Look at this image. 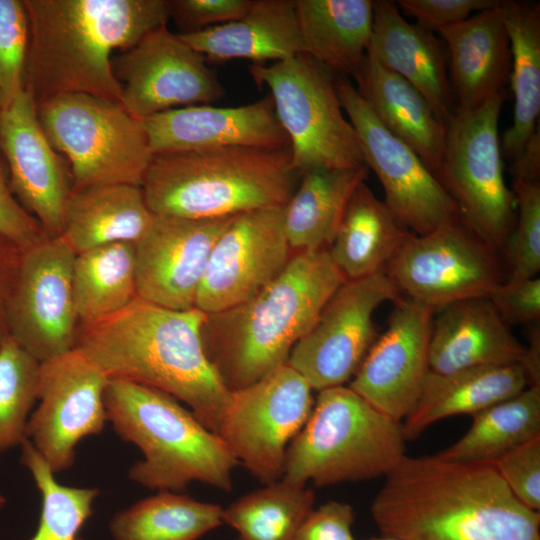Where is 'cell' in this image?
<instances>
[{
  "label": "cell",
  "instance_id": "ee69618b",
  "mask_svg": "<svg viewBox=\"0 0 540 540\" xmlns=\"http://www.w3.org/2000/svg\"><path fill=\"white\" fill-rule=\"evenodd\" d=\"M167 3L169 17L185 28L184 34L235 21L246 14L252 0H173Z\"/></svg>",
  "mask_w": 540,
  "mask_h": 540
},
{
  "label": "cell",
  "instance_id": "681fc988",
  "mask_svg": "<svg viewBox=\"0 0 540 540\" xmlns=\"http://www.w3.org/2000/svg\"><path fill=\"white\" fill-rule=\"evenodd\" d=\"M510 173L514 180L539 182L540 176V132L529 138L520 154L511 161Z\"/></svg>",
  "mask_w": 540,
  "mask_h": 540
},
{
  "label": "cell",
  "instance_id": "2e32d148",
  "mask_svg": "<svg viewBox=\"0 0 540 540\" xmlns=\"http://www.w3.org/2000/svg\"><path fill=\"white\" fill-rule=\"evenodd\" d=\"M108 381L103 370L77 348L40 363L39 404L29 416L26 437L54 474L73 465L82 439L103 431Z\"/></svg>",
  "mask_w": 540,
  "mask_h": 540
},
{
  "label": "cell",
  "instance_id": "52a82bcc",
  "mask_svg": "<svg viewBox=\"0 0 540 540\" xmlns=\"http://www.w3.org/2000/svg\"><path fill=\"white\" fill-rule=\"evenodd\" d=\"M403 426L344 385L319 391L290 442L283 476L322 487L386 476L405 456Z\"/></svg>",
  "mask_w": 540,
  "mask_h": 540
},
{
  "label": "cell",
  "instance_id": "816d5d0a",
  "mask_svg": "<svg viewBox=\"0 0 540 540\" xmlns=\"http://www.w3.org/2000/svg\"><path fill=\"white\" fill-rule=\"evenodd\" d=\"M367 540H401V539H397V538H394V537L382 535V537L371 538V539H367Z\"/></svg>",
  "mask_w": 540,
  "mask_h": 540
},
{
  "label": "cell",
  "instance_id": "cb8c5ba5",
  "mask_svg": "<svg viewBox=\"0 0 540 540\" xmlns=\"http://www.w3.org/2000/svg\"><path fill=\"white\" fill-rule=\"evenodd\" d=\"M367 54L418 90L447 124L455 109L448 53L441 38L408 23L395 2L377 0Z\"/></svg>",
  "mask_w": 540,
  "mask_h": 540
},
{
  "label": "cell",
  "instance_id": "7a4b0ae2",
  "mask_svg": "<svg viewBox=\"0 0 540 540\" xmlns=\"http://www.w3.org/2000/svg\"><path fill=\"white\" fill-rule=\"evenodd\" d=\"M205 319L196 307L174 310L136 297L112 316L82 323L75 348L109 379L147 385L182 401L217 434L231 392L205 354Z\"/></svg>",
  "mask_w": 540,
  "mask_h": 540
},
{
  "label": "cell",
  "instance_id": "f1b7e54d",
  "mask_svg": "<svg viewBox=\"0 0 540 540\" xmlns=\"http://www.w3.org/2000/svg\"><path fill=\"white\" fill-rule=\"evenodd\" d=\"M373 9L371 0H295L302 53L353 78L370 45Z\"/></svg>",
  "mask_w": 540,
  "mask_h": 540
},
{
  "label": "cell",
  "instance_id": "277c9868",
  "mask_svg": "<svg viewBox=\"0 0 540 540\" xmlns=\"http://www.w3.org/2000/svg\"><path fill=\"white\" fill-rule=\"evenodd\" d=\"M344 281L328 248L294 252L283 271L253 297L206 314L204 351L225 387L240 390L286 364Z\"/></svg>",
  "mask_w": 540,
  "mask_h": 540
},
{
  "label": "cell",
  "instance_id": "9a60e30c",
  "mask_svg": "<svg viewBox=\"0 0 540 540\" xmlns=\"http://www.w3.org/2000/svg\"><path fill=\"white\" fill-rule=\"evenodd\" d=\"M75 255L62 236L46 237L22 252L7 304V327L9 336L39 363L75 348Z\"/></svg>",
  "mask_w": 540,
  "mask_h": 540
},
{
  "label": "cell",
  "instance_id": "5bb4252c",
  "mask_svg": "<svg viewBox=\"0 0 540 540\" xmlns=\"http://www.w3.org/2000/svg\"><path fill=\"white\" fill-rule=\"evenodd\" d=\"M401 293L384 273L346 280L311 329L294 345L287 363L312 389L341 386L358 370L377 335L375 310Z\"/></svg>",
  "mask_w": 540,
  "mask_h": 540
},
{
  "label": "cell",
  "instance_id": "f907efd6",
  "mask_svg": "<svg viewBox=\"0 0 540 540\" xmlns=\"http://www.w3.org/2000/svg\"><path fill=\"white\" fill-rule=\"evenodd\" d=\"M529 345L520 363L527 377L528 387H540V327L539 322L529 328Z\"/></svg>",
  "mask_w": 540,
  "mask_h": 540
},
{
  "label": "cell",
  "instance_id": "7dc6e473",
  "mask_svg": "<svg viewBox=\"0 0 540 540\" xmlns=\"http://www.w3.org/2000/svg\"><path fill=\"white\" fill-rule=\"evenodd\" d=\"M353 507L328 501L312 509L299 527L295 540H356L352 533Z\"/></svg>",
  "mask_w": 540,
  "mask_h": 540
},
{
  "label": "cell",
  "instance_id": "d590c367",
  "mask_svg": "<svg viewBox=\"0 0 540 540\" xmlns=\"http://www.w3.org/2000/svg\"><path fill=\"white\" fill-rule=\"evenodd\" d=\"M473 416L469 430L437 454L451 461L493 462L540 436V387L529 386Z\"/></svg>",
  "mask_w": 540,
  "mask_h": 540
},
{
  "label": "cell",
  "instance_id": "603a6c76",
  "mask_svg": "<svg viewBox=\"0 0 540 540\" xmlns=\"http://www.w3.org/2000/svg\"><path fill=\"white\" fill-rule=\"evenodd\" d=\"M524 352L489 298L457 301L434 315L429 343L434 373L520 364Z\"/></svg>",
  "mask_w": 540,
  "mask_h": 540
},
{
  "label": "cell",
  "instance_id": "484cf974",
  "mask_svg": "<svg viewBox=\"0 0 540 540\" xmlns=\"http://www.w3.org/2000/svg\"><path fill=\"white\" fill-rule=\"evenodd\" d=\"M179 35L213 61L247 59L262 64L302 53L295 0H252L246 14L235 21Z\"/></svg>",
  "mask_w": 540,
  "mask_h": 540
},
{
  "label": "cell",
  "instance_id": "4dcf8cb0",
  "mask_svg": "<svg viewBox=\"0 0 540 540\" xmlns=\"http://www.w3.org/2000/svg\"><path fill=\"white\" fill-rule=\"evenodd\" d=\"M409 233L363 182L352 194L328 249L345 280H357L384 272Z\"/></svg>",
  "mask_w": 540,
  "mask_h": 540
},
{
  "label": "cell",
  "instance_id": "3957f363",
  "mask_svg": "<svg viewBox=\"0 0 540 540\" xmlns=\"http://www.w3.org/2000/svg\"><path fill=\"white\" fill-rule=\"evenodd\" d=\"M29 22L25 89L37 104L62 94L117 102L113 54L166 25L165 0H23Z\"/></svg>",
  "mask_w": 540,
  "mask_h": 540
},
{
  "label": "cell",
  "instance_id": "c3c4849f",
  "mask_svg": "<svg viewBox=\"0 0 540 540\" xmlns=\"http://www.w3.org/2000/svg\"><path fill=\"white\" fill-rule=\"evenodd\" d=\"M23 250L0 236V347L9 337L6 310Z\"/></svg>",
  "mask_w": 540,
  "mask_h": 540
},
{
  "label": "cell",
  "instance_id": "44dd1931",
  "mask_svg": "<svg viewBox=\"0 0 540 540\" xmlns=\"http://www.w3.org/2000/svg\"><path fill=\"white\" fill-rule=\"evenodd\" d=\"M231 217L155 215L134 244L137 297L174 310L194 308L212 248Z\"/></svg>",
  "mask_w": 540,
  "mask_h": 540
},
{
  "label": "cell",
  "instance_id": "7402d4cb",
  "mask_svg": "<svg viewBox=\"0 0 540 540\" xmlns=\"http://www.w3.org/2000/svg\"><path fill=\"white\" fill-rule=\"evenodd\" d=\"M141 121L153 155L230 146L290 147L270 95L237 107H178Z\"/></svg>",
  "mask_w": 540,
  "mask_h": 540
},
{
  "label": "cell",
  "instance_id": "5b68a950",
  "mask_svg": "<svg viewBox=\"0 0 540 540\" xmlns=\"http://www.w3.org/2000/svg\"><path fill=\"white\" fill-rule=\"evenodd\" d=\"M297 175L290 147L230 146L155 154L141 187L155 215L219 218L285 207Z\"/></svg>",
  "mask_w": 540,
  "mask_h": 540
},
{
  "label": "cell",
  "instance_id": "e0dca14e",
  "mask_svg": "<svg viewBox=\"0 0 540 540\" xmlns=\"http://www.w3.org/2000/svg\"><path fill=\"white\" fill-rule=\"evenodd\" d=\"M112 66L122 87L120 103L140 120L178 107L209 103L224 93L206 58L167 24L114 56Z\"/></svg>",
  "mask_w": 540,
  "mask_h": 540
},
{
  "label": "cell",
  "instance_id": "ab89813d",
  "mask_svg": "<svg viewBox=\"0 0 540 540\" xmlns=\"http://www.w3.org/2000/svg\"><path fill=\"white\" fill-rule=\"evenodd\" d=\"M513 194L519 214L503 248L507 282L536 277L540 270V183L514 180Z\"/></svg>",
  "mask_w": 540,
  "mask_h": 540
},
{
  "label": "cell",
  "instance_id": "30bf717a",
  "mask_svg": "<svg viewBox=\"0 0 540 540\" xmlns=\"http://www.w3.org/2000/svg\"><path fill=\"white\" fill-rule=\"evenodd\" d=\"M505 92L471 110L456 108L446 124L437 178L456 203L461 219L495 251L515 224V198L505 183L498 132Z\"/></svg>",
  "mask_w": 540,
  "mask_h": 540
},
{
  "label": "cell",
  "instance_id": "4316f807",
  "mask_svg": "<svg viewBox=\"0 0 540 540\" xmlns=\"http://www.w3.org/2000/svg\"><path fill=\"white\" fill-rule=\"evenodd\" d=\"M353 78L357 91L384 127L437 175L443 161L446 124L422 94L368 54Z\"/></svg>",
  "mask_w": 540,
  "mask_h": 540
},
{
  "label": "cell",
  "instance_id": "836d02e7",
  "mask_svg": "<svg viewBox=\"0 0 540 540\" xmlns=\"http://www.w3.org/2000/svg\"><path fill=\"white\" fill-rule=\"evenodd\" d=\"M72 292L82 323L102 320L127 307L137 297L134 244L116 242L76 254Z\"/></svg>",
  "mask_w": 540,
  "mask_h": 540
},
{
  "label": "cell",
  "instance_id": "60d3db41",
  "mask_svg": "<svg viewBox=\"0 0 540 540\" xmlns=\"http://www.w3.org/2000/svg\"><path fill=\"white\" fill-rule=\"evenodd\" d=\"M29 22L23 0H0V110L25 89Z\"/></svg>",
  "mask_w": 540,
  "mask_h": 540
},
{
  "label": "cell",
  "instance_id": "1f68e13d",
  "mask_svg": "<svg viewBox=\"0 0 540 540\" xmlns=\"http://www.w3.org/2000/svg\"><path fill=\"white\" fill-rule=\"evenodd\" d=\"M367 166L317 168L301 174L284 207V228L294 252L332 244L348 202L368 175Z\"/></svg>",
  "mask_w": 540,
  "mask_h": 540
},
{
  "label": "cell",
  "instance_id": "d6a6232c",
  "mask_svg": "<svg viewBox=\"0 0 540 540\" xmlns=\"http://www.w3.org/2000/svg\"><path fill=\"white\" fill-rule=\"evenodd\" d=\"M511 51L510 80L514 94L511 126L504 132L502 154L510 161L537 131L540 112V5L500 1Z\"/></svg>",
  "mask_w": 540,
  "mask_h": 540
},
{
  "label": "cell",
  "instance_id": "f546056e",
  "mask_svg": "<svg viewBox=\"0 0 540 540\" xmlns=\"http://www.w3.org/2000/svg\"><path fill=\"white\" fill-rule=\"evenodd\" d=\"M528 386L520 364L464 369L448 374L429 371L421 394L404 418L406 439H416L434 422L477 412L510 398Z\"/></svg>",
  "mask_w": 540,
  "mask_h": 540
},
{
  "label": "cell",
  "instance_id": "d4e9b609",
  "mask_svg": "<svg viewBox=\"0 0 540 540\" xmlns=\"http://www.w3.org/2000/svg\"><path fill=\"white\" fill-rule=\"evenodd\" d=\"M499 4L438 31L448 53L458 109L479 107L505 92L510 80V42Z\"/></svg>",
  "mask_w": 540,
  "mask_h": 540
},
{
  "label": "cell",
  "instance_id": "f35d334b",
  "mask_svg": "<svg viewBox=\"0 0 540 540\" xmlns=\"http://www.w3.org/2000/svg\"><path fill=\"white\" fill-rule=\"evenodd\" d=\"M40 363L10 336L0 347V454L21 445L38 398Z\"/></svg>",
  "mask_w": 540,
  "mask_h": 540
},
{
  "label": "cell",
  "instance_id": "7bdbcfd3",
  "mask_svg": "<svg viewBox=\"0 0 540 540\" xmlns=\"http://www.w3.org/2000/svg\"><path fill=\"white\" fill-rule=\"evenodd\" d=\"M0 236L23 251L49 237L36 218L21 205L14 195L1 152Z\"/></svg>",
  "mask_w": 540,
  "mask_h": 540
},
{
  "label": "cell",
  "instance_id": "8fae6325",
  "mask_svg": "<svg viewBox=\"0 0 540 540\" xmlns=\"http://www.w3.org/2000/svg\"><path fill=\"white\" fill-rule=\"evenodd\" d=\"M312 390L284 364L231 392L217 435L263 485L282 478L287 448L311 414Z\"/></svg>",
  "mask_w": 540,
  "mask_h": 540
},
{
  "label": "cell",
  "instance_id": "ac0fdd59",
  "mask_svg": "<svg viewBox=\"0 0 540 540\" xmlns=\"http://www.w3.org/2000/svg\"><path fill=\"white\" fill-rule=\"evenodd\" d=\"M292 252L284 207L233 215L212 248L195 307L213 314L245 302L283 271Z\"/></svg>",
  "mask_w": 540,
  "mask_h": 540
},
{
  "label": "cell",
  "instance_id": "7c38bea8",
  "mask_svg": "<svg viewBox=\"0 0 540 540\" xmlns=\"http://www.w3.org/2000/svg\"><path fill=\"white\" fill-rule=\"evenodd\" d=\"M495 253L459 219L423 235L410 232L384 273L406 297L440 309L488 298L504 282Z\"/></svg>",
  "mask_w": 540,
  "mask_h": 540
},
{
  "label": "cell",
  "instance_id": "d6986e66",
  "mask_svg": "<svg viewBox=\"0 0 540 540\" xmlns=\"http://www.w3.org/2000/svg\"><path fill=\"white\" fill-rule=\"evenodd\" d=\"M0 152L18 201L49 237L60 236L73 191L72 174L45 135L37 105L26 89L0 110Z\"/></svg>",
  "mask_w": 540,
  "mask_h": 540
},
{
  "label": "cell",
  "instance_id": "8992f818",
  "mask_svg": "<svg viewBox=\"0 0 540 540\" xmlns=\"http://www.w3.org/2000/svg\"><path fill=\"white\" fill-rule=\"evenodd\" d=\"M107 420L116 434L143 454L129 470L150 490L182 493L194 482L231 491L236 458L190 409L159 389L110 378L104 393Z\"/></svg>",
  "mask_w": 540,
  "mask_h": 540
},
{
  "label": "cell",
  "instance_id": "4fadbf2b",
  "mask_svg": "<svg viewBox=\"0 0 540 540\" xmlns=\"http://www.w3.org/2000/svg\"><path fill=\"white\" fill-rule=\"evenodd\" d=\"M343 111L352 124L364 163L374 171L385 204L412 233L423 235L461 219L458 207L416 152L389 132L352 82L336 76Z\"/></svg>",
  "mask_w": 540,
  "mask_h": 540
},
{
  "label": "cell",
  "instance_id": "6da1fadb",
  "mask_svg": "<svg viewBox=\"0 0 540 540\" xmlns=\"http://www.w3.org/2000/svg\"><path fill=\"white\" fill-rule=\"evenodd\" d=\"M401 540H540V512L521 503L492 462L404 456L371 505Z\"/></svg>",
  "mask_w": 540,
  "mask_h": 540
},
{
  "label": "cell",
  "instance_id": "e575fe53",
  "mask_svg": "<svg viewBox=\"0 0 540 540\" xmlns=\"http://www.w3.org/2000/svg\"><path fill=\"white\" fill-rule=\"evenodd\" d=\"M218 504L160 491L117 512L109 523L114 540H198L223 524Z\"/></svg>",
  "mask_w": 540,
  "mask_h": 540
},
{
  "label": "cell",
  "instance_id": "f5cc1de1",
  "mask_svg": "<svg viewBox=\"0 0 540 540\" xmlns=\"http://www.w3.org/2000/svg\"><path fill=\"white\" fill-rule=\"evenodd\" d=\"M6 500L2 494H0V508L5 504Z\"/></svg>",
  "mask_w": 540,
  "mask_h": 540
},
{
  "label": "cell",
  "instance_id": "8d00e7d4",
  "mask_svg": "<svg viewBox=\"0 0 540 540\" xmlns=\"http://www.w3.org/2000/svg\"><path fill=\"white\" fill-rule=\"evenodd\" d=\"M314 502L312 488L280 479L223 508L222 520L237 532L235 540H295Z\"/></svg>",
  "mask_w": 540,
  "mask_h": 540
},
{
  "label": "cell",
  "instance_id": "83f0119b",
  "mask_svg": "<svg viewBox=\"0 0 540 540\" xmlns=\"http://www.w3.org/2000/svg\"><path fill=\"white\" fill-rule=\"evenodd\" d=\"M154 217L141 186H92L72 191L60 236L75 254L116 242L135 244Z\"/></svg>",
  "mask_w": 540,
  "mask_h": 540
},
{
  "label": "cell",
  "instance_id": "bcb514c9",
  "mask_svg": "<svg viewBox=\"0 0 540 540\" xmlns=\"http://www.w3.org/2000/svg\"><path fill=\"white\" fill-rule=\"evenodd\" d=\"M508 326L536 323L540 319V278L504 281L488 297Z\"/></svg>",
  "mask_w": 540,
  "mask_h": 540
},
{
  "label": "cell",
  "instance_id": "9c48e42d",
  "mask_svg": "<svg viewBox=\"0 0 540 540\" xmlns=\"http://www.w3.org/2000/svg\"><path fill=\"white\" fill-rule=\"evenodd\" d=\"M250 74L257 85L271 92L298 174L317 168L366 166L331 71L301 53L268 66L253 64Z\"/></svg>",
  "mask_w": 540,
  "mask_h": 540
},
{
  "label": "cell",
  "instance_id": "ba28073f",
  "mask_svg": "<svg viewBox=\"0 0 540 540\" xmlns=\"http://www.w3.org/2000/svg\"><path fill=\"white\" fill-rule=\"evenodd\" d=\"M53 148L65 156L73 191L107 184L142 186L153 154L142 121L120 102L62 94L37 104Z\"/></svg>",
  "mask_w": 540,
  "mask_h": 540
},
{
  "label": "cell",
  "instance_id": "b9f144b4",
  "mask_svg": "<svg viewBox=\"0 0 540 540\" xmlns=\"http://www.w3.org/2000/svg\"><path fill=\"white\" fill-rule=\"evenodd\" d=\"M492 463L515 497L540 512V436L511 449Z\"/></svg>",
  "mask_w": 540,
  "mask_h": 540
},
{
  "label": "cell",
  "instance_id": "ffe728a7",
  "mask_svg": "<svg viewBox=\"0 0 540 540\" xmlns=\"http://www.w3.org/2000/svg\"><path fill=\"white\" fill-rule=\"evenodd\" d=\"M386 331L369 349L349 387L400 421L415 406L429 373V343L436 309L409 297L394 302Z\"/></svg>",
  "mask_w": 540,
  "mask_h": 540
},
{
  "label": "cell",
  "instance_id": "f6af8a7d",
  "mask_svg": "<svg viewBox=\"0 0 540 540\" xmlns=\"http://www.w3.org/2000/svg\"><path fill=\"white\" fill-rule=\"evenodd\" d=\"M498 0H399L397 6L417 20V25L430 32L457 24L499 4Z\"/></svg>",
  "mask_w": 540,
  "mask_h": 540
},
{
  "label": "cell",
  "instance_id": "74e56055",
  "mask_svg": "<svg viewBox=\"0 0 540 540\" xmlns=\"http://www.w3.org/2000/svg\"><path fill=\"white\" fill-rule=\"evenodd\" d=\"M21 447V463L26 466L41 494L38 528L28 540H83L79 537L93 514L98 488H78L58 483L54 473L29 439Z\"/></svg>",
  "mask_w": 540,
  "mask_h": 540
}]
</instances>
